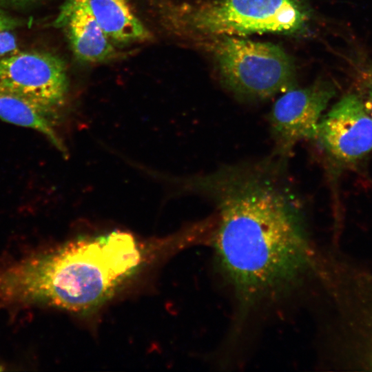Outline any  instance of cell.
<instances>
[{
    "label": "cell",
    "mask_w": 372,
    "mask_h": 372,
    "mask_svg": "<svg viewBox=\"0 0 372 372\" xmlns=\"http://www.w3.org/2000/svg\"><path fill=\"white\" fill-rule=\"evenodd\" d=\"M207 41L223 83L238 96L263 100L293 87V63L279 46L236 36Z\"/></svg>",
    "instance_id": "4"
},
{
    "label": "cell",
    "mask_w": 372,
    "mask_h": 372,
    "mask_svg": "<svg viewBox=\"0 0 372 372\" xmlns=\"http://www.w3.org/2000/svg\"><path fill=\"white\" fill-rule=\"evenodd\" d=\"M345 304L347 348L353 366L372 370V271L353 267Z\"/></svg>",
    "instance_id": "9"
},
{
    "label": "cell",
    "mask_w": 372,
    "mask_h": 372,
    "mask_svg": "<svg viewBox=\"0 0 372 372\" xmlns=\"http://www.w3.org/2000/svg\"><path fill=\"white\" fill-rule=\"evenodd\" d=\"M335 92L331 83L320 80L307 87H292L276 101L269 118L274 155L287 158L298 143L316 139L322 113Z\"/></svg>",
    "instance_id": "6"
},
{
    "label": "cell",
    "mask_w": 372,
    "mask_h": 372,
    "mask_svg": "<svg viewBox=\"0 0 372 372\" xmlns=\"http://www.w3.org/2000/svg\"><path fill=\"white\" fill-rule=\"evenodd\" d=\"M54 25L65 32L73 53L81 61L100 63L116 56L114 43L97 21L88 0H67Z\"/></svg>",
    "instance_id": "8"
},
{
    "label": "cell",
    "mask_w": 372,
    "mask_h": 372,
    "mask_svg": "<svg viewBox=\"0 0 372 372\" xmlns=\"http://www.w3.org/2000/svg\"><path fill=\"white\" fill-rule=\"evenodd\" d=\"M19 21L0 9V58L19 52L15 30Z\"/></svg>",
    "instance_id": "12"
},
{
    "label": "cell",
    "mask_w": 372,
    "mask_h": 372,
    "mask_svg": "<svg viewBox=\"0 0 372 372\" xmlns=\"http://www.w3.org/2000/svg\"><path fill=\"white\" fill-rule=\"evenodd\" d=\"M140 261L137 244L127 233L70 241L1 266L0 309L89 311L109 298Z\"/></svg>",
    "instance_id": "2"
},
{
    "label": "cell",
    "mask_w": 372,
    "mask_h": 372,
    "mask_svg": "<svg viewBox=\"0 0 372 372\" xmlns=\"http://www.w3.org/2000/svg\"><path fill=\"white\" fill-rule=\"evenodd\" d=\"M316 141L342 165L355 164L372 152V118L358 94H346L322 116Z\"/></svg>",
    "instance_id": "7"
},
{
    "label": "cell",
    "mask_w": 372,
    "mask_h": 372,
    "mask_svg": "<svg viewBox=\"0 0 372 372\" xmlns=\"http://www.w3.org/2000/svg\"><path fill=\"white\" fill-rule=\"evenodd\" d=\"M68 86L65 63L53 54L18 52L0 58V92L56 113L65 101Z\"/></svg>",
    "instance_id": "5"
},
{
    "label": "cell",
    "mask_w": 372,
    "mask_h": 372,
    "mask_svg": "<svg viewBox=\"0 0 372 372\" xmlns=\"http://www.w3.org/2000/svg\"><path fill=\"white\" fill-rule=\"evenodd\" d=\"M216 207L215 249L226 278L244 300L273 295L311 264L302 200L287 159L221 167L198 182Z\"/></svg>",
    "instance_id": "1"
},
{
    "label": "cell",
    "mask_w": 372,
    "mask_h": 372,
    "mask_svg": "<svg viewBox=\"0 0 372 372\" xmlns=\"http://www.w3.org/2000/svg\"><path fill=\"white\" fill-rule=\"evenodd\" d=\"M166 10L177 30L206 41L252 33H299L309 19L302 0H210Z\"/></svg>",
    "instance_id": "3"
},
{
    "label": "cell",
    "mask_w": 372,
    "mask_h": 372,
    "mask_svg": "<svg viewBox=\"0 0 372 372\" xmlns=\"http://www.w3.org/2000/svg\"><path fill=\"white\" fill-rule=\"evenodd\" d=\"M99 25L114 44L148 40L150 34L136 16L128 0H88Z\"/></svg>",
    "instance_id": "10"
},
{
    "label": "cell",
    "mask_w": 372,
    "mask_h": 372,
    "mask_svg": "<svg viewBox=\"0 0 372 372\" xmlns=\"http://www.w3.org/2000/svg\"><path fill=\"white\" fill-rule=\"evenodd\" d=\"M39 0H0V4L8 6H23Z\"/></svg>",
    "instance_id": "14"
},
{
    "label": "cell",
    "mask_w": 372,
    "mask_h": 372,
    "mask_svg": "<svg viewBox=\"0 0 372 372\" xmlns=\"http://www.w3.org/2000/svg\"><path fill=\"white\" fill-rule=\"evenodd\" d=\"M56 114L23 98L0 92V119L35 130L63 150L54 128Z\"/></svg>",
    "instance_id": "11"
},
{
    "label": "cell",
    "mask_w": 372,
    "mask_h": 372,
    "mask_svg": "<svg viewBox=\"0 0 372 372\" xmlns=\"http://www.w3.org/2000/svg\"><path fill=\"white\" fill-rule=\"evenodd\" d=\"M361 86L364 96H359L372 118V66L364 70Z\"/></svg>",
    "instance_id": "13"
}]
</instances>
